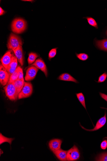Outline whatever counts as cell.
Returning <instances> with one entry per match:
<instances>
[{"label": "cell", "mask_w": 107, "mask_h": 161, "mask_svg": "<svg viewBox=\"0 0 107 161\" xmlns=\"http://www.w3.org/2000/svg\"><path fill=\"white\" fill-rule=\"evenodd\" d=\"M27 22L25 19L18 18L12 22L11 29L14 33L19 34L24 32L27 29Z\"/></svg>", "instance_id": "cell-1"}, {"label": "cell", "mask_w": 107, "mask_h": 161, "mask_svg": "<svg viewBox=\"0 0 107 161\" xmlns=\"http://www.w3.org/2000/svg\"><path fill=\"white\" fill-rule=\"evenodd\" d=\"M22 44V40L19 36L11 33L7 44L8 49L14 51Z\"/></svg>", "instance_id": "cell-2"}, {"label": "cell", "mask_w": 107, "mask_h": 161, "mask_svg": "<svg viewBox=\"0 0 107 161\" xmlns=\"http://www.w3.org/2000/svg\"><path fill=\"white\" fill-rule=\"evenodd\" d=\"M4 89L6 96L11 101H16L18 99V94L13 83L8 82Z\"/></svg>", "instance_id": "cell-3"}, {"label": "cell", "mask_w": 107, "mask_h": 161, "mask_svg": "<svg viewBox=\"0 0 107 161\" xmlns=\"http://www.w3.org/2000/svg\"><path fill=\"white\" fill-rule=\"evenodd\" d=\"M33 87L32 84L28 82H25L20 93L18 95V99H21L28 98L32 94Z\"/></svg>", "instance_id": "cell-4"}, {"label": "cell", "mask_w": 107, "mask_h": 161, "mask_svg": "<svg viewBox=\"0 0 107 161\" xmlns=\"http://www.w3.org/2000/svg\"><path fill=\"white\" fill-rule=\"evenodd\" d=\"M80 157V153L78 148L74 145L67 151V161H73L78 160Z\"/></svg>", "instance_id": "cell-5"}, {"label": "cell", "mask_w": 107, "mask_h": 161, "mask_svg": "<svg viewBox=\"0 0 107 161\" xmlns=\"http://www.w3.org/2000/svg\"><path fill=\"white\" fill-rule=\"evenodd\" d=\"M13 51L9 50L5 54L1 59V63L6 70L15 55Z\"/></svg>", "instance_id": "cell-6"}, {"label": "cell", "mask_w": 107, "mask_h": 161, "mask_svg": "<svg viewBox=\"0 0 107 161\" xmlns=\"http://www.w3.org/2000/svg\"><path fill=\"white\" fill-rule=\"evenodd\" d=\"M0 66V82L2 85L5 86L9 81L10 76L1 63Z\"/></svg>", "instance_id": "cell-7"}, {"label": "cell", "mask_w": 107, "mask_h": 161, "mask_svg": "<svg viewBox=\"0 0 107 161\" xmlns=\"http://www.w3.org/2000/svg\"><path fill=\"white\" fill-rule=\"evenodd\" d=\"M39 69L34 66H30L26 71L25 80L27 81H30L33 80L36 76Z\"/></svg>", "instance_id": "cell-8"}, {"label": "cell", "mask_w": 107, "mask_h": 161, "mask_svg": "<svg viewBox=\"0 0 107 161\" xmlns=\"http://www.w3.org/2000/svg\"><path fill=\"white\" fill-rule=\"evenodd\" d=\"M30 66H34L41 70L44 73L46 77L47 76V70L44 62L41 59L39 58L36 61Z\"/></svg>", "instance_id": "cell-9"}, {"label": "cell", "mask_w": 107, "mask_h": 161, "mask_svg": "<svg viewBox=\"0 0 107 161\" xmlns=\"http://www.w3.org/2000/svg\"><path fill=\"white\" fill-rule=\"evenodd\" d=\"M17 61L18 60L15 55L7 70L10 76L16 71L17 68Z\"/></svg>", "instance_id": "cell-10"}, {"label": "cell", "mask_w": 107, "mask_h": 161, "mask_svg": "<svg viewBox=\"0 0 107 161\" xmlns=\"http://www.w3.org/2000/svg\"><path fill=\"white\" fill-rule=\"evenodd\" d=\"M62 141L59 139H54L51 140L49 143V146L53 152L61 148Z\"/></svg>", "instance_id": "cell-11"}, {"label": "cell", "mask_w": 107, "mask_h": 161, "mask_svg": "<svg viewBox=\"0 0 107 161\" xmlns=\"http://www.w3.org/2000/svg\"><path fill=\"white\" fill-rule=\"evenodd\" d=\"M106 113L105 112L104 116L100 118L97 122L96 126H95L94 129L91 130H88L83 128L82 126H81L82 128L85 130L89 131H94L98 130L105 125L106 122Z\"/></svg>", "instance_id": "cell-12"}, {"label": "cell", "mask_w": 107, "mask_h": 161, "mask_svg": "<svg viewBox=\"0 0 107 161\" xmlns=\"http://www.w3.org/2000/svg\"><path fill=\"white\" fill-rule=\"evenodd\" d=\"M13 52L18 61L21 65L22 66L23 65L24 60L22 46H20L19 47L14 51Z\"/></svg>", "instance_id": "cell-13"}, {"label": "cell", "mask_w": 107, "mask_h": 161, "mask_svg": "<svg viewBox=\"0 0 107 161\" xmlns=\"http://www.w3.org/2000/svg\"><path fill=\"white\" fill-rule=\"evenodd\" d=\"M53 153L59 160L63 161H67V151L63 150L60 148L53 151Z\"/></svg>", "instance_id": "cell-14"}, {"label": "cell", "mask_w": 107, "mask_h": 161, "mask_svg": "<svg viewBox=\"0 0 107 161\" xmlns=\"http://www.w3.org/2000/svg\"><path fill=\"white\" fill-rule=\"evenodd\" d=\"M58 79L64 81L73 82L76 83H79L76 79L67 73L62 74L58 77Z\"/></svg>", "instance_id": "cell-15"}, {"label": "cell", "mask_w": 107, "mask_h": 161, "mask_svg": "<svg viewBox=\"0 0 107 161\" xmlns=\"http://www.w3.org/2000/svg\"><path fill=\"white\" fill-rule=\"evenodd\" d=\"M24 79H18L16 81L13 83L17 90V93L19 95L22 90L25 84Z\"/></svg>", "instance_id": "cell-16"}, {"label": "cell", "mask_w": 107, "mask_h": 161, "mask_svg": "<svg viewBox=\"0 0 107 161\" xmlns=\"http://www.w3.org/2000/svg\"><path fill=\"white\" fill-rule=\"evenodd\" d=\"M96 43L97 46L99 49L107 51V39L97 40Z\"/></svg>", "instance_id": "cell-17"}, {"label": "cell", "mask_w": 107, "mask_h": 161, "mask_svg": "<svg viewBox=\"0 0 107 161\" xmlns=\"http://www.w3.org/2000/svg\"><path fill=\"white\" fill-rule=\"evenodd\" d=\"M19 67L18 66L16 71L12 74L10 77L8 82L13 83L18 79L19 78Z\"/></svg>", "instance_id": "cell-18"}, {"label": "cell", "mask_w": 107, "mask_h": 161, "mask_svg": "<svg viewBox=\"0 0 107 161\" xmlns=\"http://www.w3.org/2000/svg\"><path fill=\"white\" fill-rule=\"evenodd\" d=\"M39 57V55L36 53H31L29 54L28 59V62L29 65L34 63L36 59Z\"/></svg>", "instance_id": "cell-19"}, {"label": "cell", "mask_w": 107, "mask_h": 161, "mask_svg": "<svg viewBox=\"0 0 107 161\" xmlns=\"http://www.w3.org/2000/svg\"><path fill=\"white\" fill-rule=\"evenodd\" d=\"M13 140V138L6 137L3 135L1 133L0 134V144H1V145L4 143L7 142L9 143L11 145L12 142Z\"/></svg>", "instance_id": "cell-20"}, {"label": "cell", "mask_w": 107, "mask_h": 161, "mask_svg": "<svg viewBox=\"0 0 107 161\" xmlns=\"http://www.w3.org/2000/svg\"><path fill=\"white\" fill-rule=\"evenodd\" d=\"M77 97L83 107L86 110L85 105V99L84 94L82 93H77L76 94Z\"/></svg>", "instance_id": "cell-21"}, {"label": "cell", "mask_w": 107, "mask_h": 161, "mask_svg": "<svg viewBox=\"0 0 107 161\" xmlns=\"http://www.w3.org/2000/svg\"><path fill=\"white\" fill-rule=\"evenodd\" d=\"M85 18L87 19L88 23L90 25L97 29L98 28L97 23L94 19L90 17H87Z\"/></svg>", "instance_id": "cell-22"}, {"label": "cell", "mask_w": 107, "mask_h": 161, "mask_svg": "<svg viewBox=\"0 0 107 161\" xmlns=\"http://www.w3.org/2000/svg\"><path fill=\"white\" fill-rule=\"evenodd\" d=\"M76 56L78 58L82 61H85L89 58V56L87 54L85 53H80L76 54Z\"/></svg>", "instance_id": "cell-23"}, {"label": "cell", "mask_w": 107, "mask_h": 161, "mask_svg": "<svg viewBox=\"0 0 107 161\" xmlns=\"http://www.w3.org/2000/svg\"><path fill=\"white\" fill-rule=\"evenodd\" d=\"M96 161H107V153H101L96 158Z\"/></svg>", "instance_id": "cell-24"}, {"label": "cell", "mask_w": 107, "mask_h": 161, "mask_svg": "<svg viewBox=\"0 0 107 161\" xmlns=\"http://www.w3.org/2000/svg\"><path fill=\"white\" fill-rule=\"evenodd\" d=\"M57 49V48H53L50 51L49 54V59L50 60L56 56Z\"/></svg>", "instance_id": "cell-25"}, {"label": "cell", "mask_w": 107, "mask_h": 161, "mask_svg": "<svg viewBox=\"0 0 107 161\" xmlns=\"http://www.w3.org/2000/svg\"><path fill=\"white\" fill-rule=\"evenodd\" d=\"M107 77V74L106 73H105L99 77V80L97 82L99 83H100L104 82Z\"/></svg>", "instance_id": "cell-26"}, {"label": "cell", "mask_w": 107, "mask_h": 161, "mask_svg": "<svg viewBox=\"0 0 107 161\" xmlns=\"http://www.w3.org/2000/svg\"><path fill=\"white\" fill-rule=\"evenodd\" d=\"M19 79H23V71L22 68L19 66Z\"/></svg>", "instance_id": "cell-27"}, {"label": "cell", "mask_w": 107, "mask_h": 161, "mask_svg": "<svg viewBox=\"0 0 107 161\" xmlns=\"http://www.w3.org/2000/svg\"><path fill=\"white\" fill-rule=\"evenodd\" d=\"M100 146L101 148L104 150L106 149L107 148V141L106 140L103 141L101 143Z\"/></svg>", "instance_id": "cell-28"}, {"label": "cell", "mask_w": 107, "mask_h": 161, "mask_svg": "<svg viewBox=\"0 0 107 161\" xmlns=\"http://www.w3.org/2000/svg\"><path fill=\"white\" fill-rule=\"evenodd\" d=\"M100 95L102 98L107 102V95L101 93H100Z\"/></svg>", "instance_id": "cell-29"}, {"label": "cell", "mask_w": 107, "mask_h": 161, "mask_svg": "<svg viewBox=\"0 0 107 161\" xmlns=\"http://www.w3.org/2000/svg\"><path fill=\"white\" fill-rule=\"evenodd\" d=\"M5 11L1 7L0 8V15L2 16L5 13Z\"/></svg>", "instance_id": "cell-30"}, {"label": "cell", "mask_w": 107, "mask_h": 161, "mask_svg": "<svg viewBox=\"0 0 107 161\" xmlns=\"http://www.w3.org/2000/svg\"><path fill=\"white\" fill-rule=\"evenodd\" d=\"M27 1V2H32V1H29V0H26V1Z\"/></svg>", "instance_id": "cell-31"}, {"label": "cell", "mask_w": 107, "mask_h": 161, "mask_svg": "<svg viewBox=\"0 0 107 161\" xmlns=\"http://www.w3.org/2000/svg\"><path fill=\"white\" fill-rule=\"evenodd\" d=\"M106 34H107V31L106 32Z\"/></svg>", "instance_id": "cell-32"}]
</instances>
